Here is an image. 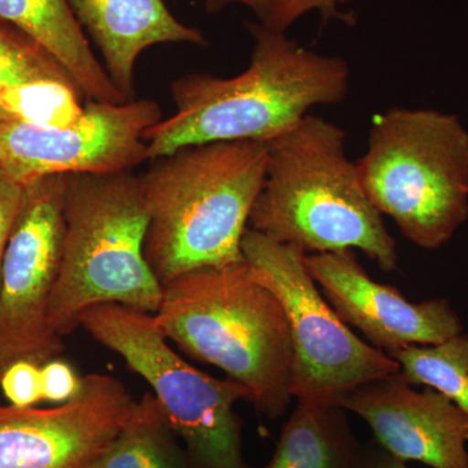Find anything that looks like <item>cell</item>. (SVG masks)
Returning a JSON list of instances; mask_svg holds the SVG:
<instances>
[{
    "label": "cell",
    "instance_id": "cell-19",
    "mask_svg": "<svg viewBox=\"0 0 468 468\" xmlns=\"http://www.w3.org/2000/svg\"><path fill=\"white\" fill-rule=\"evenodd\" d=\"M45 82L76 85L41 45L0 20V104L23 86Z\"/></svg>",
    "mask_w": 468,
    "mask_h": 468
},
{
    "label": "cell",
    "instance_id": "cell-23",
    "mask_svg": "<svg viewBox=\"0 0 468 468\" xmlns=\"http://www.w3.org/2000/svg\"><path fill=\"white\" fill-rule=\"evenodd\" d=\"M24 190L26 187L0 176V275L9 237L23 205Z\"/></svg>",
    "mask_w": 468,
    "mask_h": 468
},
{
    "label": "cell",
    "instance_id": "cell-14",
    "mask_svg": "<svg viewBox=\"0 0 468 468\" xmlns=\"http://www.w3.org/2000/svg\"><path fill=\"white\" fill-rule=\"evenodd\" d=\"M68 3L85 34L100 48L110 79L128 101L135 100V64L144 50L162 43H208L201 30L180 23L165 0Z\"/></svg>",
    "mask_w": 468,
    "mask_h": 468
},
{
    "label": "cell",
    "instance_id": "cell-2",
    "mask_svg": "<svg viewBox=\"0 0 468 468\" xmlns=\"http://www.w3.org/2000/svg\"><path fill=\"white\" fill-rule=\"evenodd\" d=\"M266 144V178L250 229L304 255L356 249L384 272L399 270L396 241L366 196L343 128L306 115Z\"/></svg>",
    "mask_w": 468,
    "mask_h": 468
},
{
    "label": "cell",
    "instance_id": "cell-12",
    "mask_svg": "<svg viewBox=\"0 0 468 468\" xmlns=\"http://www.w3.org/2000/svg\"><path fill=\"white\" fill-rule=\"evenodd\" d=\"M304 266L345 324L392 356L405 347L439 345L463 332L448 300L409 301L394 286L375 282L353 249L303 255Z\"/></svg>",
    "mask_w": 468,
    "mask_h": 468
},
{
    "label": "cell",
    "instance_id": "cell-17",
    "mask_svg": "<svg viewBox=\"0 0 468 468\" xmlns=\"http://www.w3.org/2000/svg\"><path fill=\"white\" fill-rule=\"evenodd\" d=\"M90 468H190L183 443L153 392L132 406L124 426Z\"/></svg>",
    "mask_w": 468,
    "mask_h": 468
},
{
    "label": "cell",
    "instance_id": "cell-20",
    "mask_svg": "<svg viewBox=\"0 0 468 468\" xmlns=\"http://www.w3.org/2000/svg\"><path fill=\"white\" fill-rule=\"evenodd\" d=\"M41 366L20 359L0 372V392L9 406L33 408L43 401Z\"/></svg>",
    "mask_w": 468,
    "mask_h": 468
},
{
    "label": "cell",
    "instance_id": "cell-11",
    "mask_svg": "<svg viewBox=\"0 0 468 468\" xmlns=\"http://www.w3.org/2000/svg\"><path fill=\"white\" fill-rule=\"evenodd\" d=\"M133 403L119 378L90 374L76 399L54 408L0 405V468H90Z\"/></svg>",
    "mask_w": 468,
    "mask_h": 468
},
{
    "label": "cell",
    "instance_id": "cell-10",
    "mask_svg": "<svg viewBox=\"0 0 468 468\" xmlns=\"http://www.w3.org/2000/svg\"><path fill=\"white\" fill-rule=\"evenodd\" d=\"M162 120L159 104L90 101L73 124L54 128L0 122V176L21 186L42 177L131 172L147 160L144 133Z\"/></svg>",
    "mask_w": 468,
    "mask_h": 468
},
{
    "label": "cell",
    "instance_id": "cell-7",
    "mask_svg": "<svg viewBox=\"0 0 468 468\" xmlns=\"http://www.w3.org/2000/svg\"><path fill=\"white\" fill-rule=\"evenodd\" d=\"M79 325L147 381L190 468H251L243 455L242 420L237 402L251 394L230 378L209 377L172 349L154 314L122 304L86 310Z\"/></svg>",
    "mask_w": 468,
    "mask_h": 468
},
{
    "label": "cell",
    "instance_id": "cell-24",
    "mask_svg": "<svg viewBox=\"0 0 468 468\" xmlns=\"http://www.w3.org/2000/svg\"><path fill=\"white\" fill-rule=\"evenodd\" d=\"M236 3L252 9L254 14L261 18V23H263L275 0H205V7L208 14H218L227 5H236Z\"/></svg>",
    "mask_w": 468,
    "mask_h": 468
},
{
    "label": "cell",
    "instance_id": "cell-15",
    "mask_svg": "<svg viewBox=\"0 0 468 468\" xmlns=\"http://www.w3.org/2000/svg\"><path fill=\"white\" fill-rule=\"evenodd\" d=\"M0 20L41 45L89 100L128 101L92 52L68 0H0Z\"/></svg>",
    "mask_w": 468,
    "mask_h": 468
},
{
    "label": "cell",
    "instance_id": "cell-22",
    "mask_svg": "<svg viewBox=\"0 0 468 468\" xmlns=\"http://www.w3.org/2000/svg\"><path fill=\"white\" fill-rule=\"evenodd\" d=\"M347 2L350 0H275L266 20L261 24L277 32H285L286 27H291L298 18L315 9L324 20L340 16L337 5Z\"/></svg>",
    "mask_w": 468,
    "mask_h": 468
},
{
    "label": "cell",
    "instance_id": "cell-13",
    "mask_svg": "<svg viewBox=\"0 0 468 468\" xmlns=\"http://www.w3.org/2000/svg\"><path fill=\"white\" fill-rule=\"evenodd\" d=\"M338 406L363 419L375 442L406 463L468 468L467 415L432 388L415 390L401 369L360 385Z\"/></svg>",
    "mask_w": 468,
    "mask_h": 468
},
{
    "label": "cell",
    "instance_id": "cell-4",
    "mask_svg": "<svg viewBox=\"0 0 468 468\" xmlns=\"http://www.w3.org/2000/svg\"><path fill=\"white\" fill-rule=\"evenodd\" d=\"M154 318L187 356L243 385L260 414L284 417L292 399L291 329L282 303L251 276L246 261L172 280Z\"/></svg>",
    "mask_w": 468,
    "mask_h": 468
},
{
    "label": "cell",
    "instance_id": "cell-6",
    "mask_svg": "<svg viewBox=\"0 0 468 468\" xmlns=\"http://www.w3.org/2000/svg\"><path fill=\"white\" fill-rule=\"evenodd\" d=\"M356 169L369 202L418 248L437 250L468 220V131L457 115L394 107L375 116Z\"/></svg>",
    "mask_w": 468,
    "mask_h": 468
},
{
    "label": "cell",
    "instance_id": "cell-18",
    "mask_svg": "<svg viewBox=\"0 0 468 468\" xmlns=\"http://www.w3.org/2000/svg\"><path fill=\"white\" fill-rule=\"evenodd\" d=\"M410 384L426 385L452 399L468 418V335L439 345L405 347L392 354Z\"/></svg>",
    "mask_w": 468,
    "mask_h": 468
},
{
    "label": "cell",
    "instance_id": "cell-5",
    "mask_svg": "<svg viewBox=\"0 0 468 468\" xmlns=\"http://www.w3.org/2000/svg\"><path fill=\"white\" fill-rule=\"evenodd\" d=\"M149 223L141 176L67 175L63 257L48 311L55 334L69 335L100 304L158 311L163 285L144 258Z\"/></svg>",
    "mask_w": 468,
    "mask_h": 468
},
{
    "label": "cell",
    "instance_id": "cell-21",
    "mask_svg": "<svg viewBox=\"0 0 468 468\" xmlns=\"http://www.w3.org/2000/svg\"><path fill=\"white\" fill-rule=\"evenodd\" d=\"M43 401L66 403L76 399L84 385V377L77 374L75 367L66 359L48 360L41 366Z\"/></svg>",
    "mask_w": 468,
    "mask_h": 468
},
{
    "label": "cell",
    "instance_id": "cell-8",
    "mask_svg": "<svg viewBox=\"0 0 468 468\" xmlns=\"http://www.w3.org/2000/svg\"><path fill=\"white\" fill-rule=\"evenodd\" d=\"M242 252L251 276L282 303L291 329V394L297 402L335 405L360 385L399 371L392 356L360 340L325 300L303 252L248 228Z\"/></svg>",
    "mask_w": 468,
    "mask_h": 468
},
{
    "label": "cell",
    "instance_id": "cell-3",
    "mask_svg": "<svg viewBox=\"0 0 468 468\" xmlns=\"http://www.w3.org/2000/svg\"><path fill=\"white\" fill-rule=\"evenodd\" d=\"M267 144L185 147L141 176L150 223L144 258L163 286L207 267L245 263L249 228L267 169Z\"/></svg>",
    "mask_w": 468,
    "mask_h": 468
},
{
    "label": "cell",
    "instance_id": "cell-25",
    "mask_svg": "<svg viewBox=\"0 0 468 468\" xmlns=\"http://www.w3.org/2000/svg\"><path fill=\"white\" fill-rule=\"evenodd\" d=\"M363 468H409L408 463L385 452L377 442L365 446Z\"/></svg>",
    "mask_w": 468,
    "mask_h": 468
},
{
    "label": "cell",
    "instance_id": "cell-9",
    "mask_svg": "<svg viewBox=\"0 0 468 468\" xmlns=\"http://www.w3.org/2000/svg\"><path fill=\"white\" fill-rule=\"evenodd\" d=\"M67 175L27 185L0 275V372L20 359L43 365L63 353L48 322L63 257Z\"/></svg>",
    "mask_w": 468,
    "mask_h": 468
},
{
    "label": "cell",
    "instance_id": "cell-16",
    "mask_svg": "<svg viewBox=\"0 0 468 468\" xmlns=\"http://www.w3.org/2000/svg\"><path fill=\"white\" fill-rule=\"evenodd\" d=\"M365 446L351 430L346 410L297 402L263 468H363Z\"/></svg>",
    "mask_w": 468,
    "mask_h": 468
},
{
    "label": "cell",
    "instance_id": "cell-1",
    "mask_svg": "<svg viewBox=\"0 0 468 468\" xmlns=\"http://www.w3.org/2000/svg\"><path fill=\"white\" fill-rule=\"evenodd\" d=\"M248 29L254 50L241 75L193 73L172 84L176 112L144 133L147 159L206 144L270 143L313 107L346 98L350 69L344 58L307 50L261 23H249Z\"/></svg>",
    "mask_w": 468,
    "mask_h": 468
}]
</instances>
